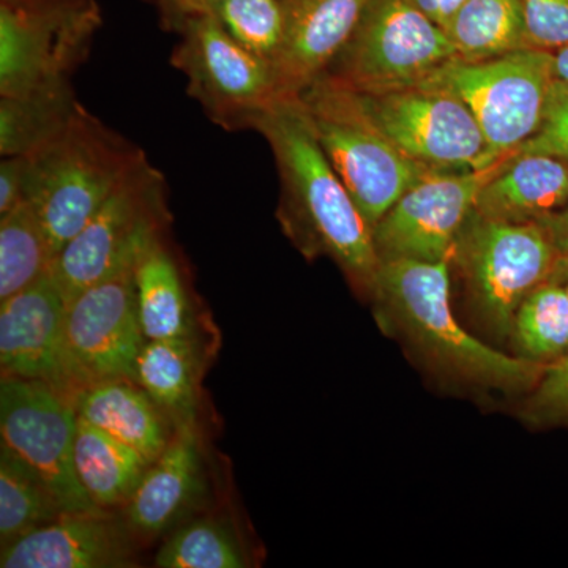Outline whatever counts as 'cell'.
Here are the masks:
<instances>
[{
  "instance_id": "30bf717a",
  "label": "cell",
  "mask_w": 568,
  "mask_h": 568,
  "mask_svg": "<svg viewBox=\"0 0 568 568\" xmlns=\"http://www.w3.org/2000/svg\"><path fill=\"white\" fill-rule=\"evenodd\" d=\"M170 220L166 182L145 156L55 257L51 272L67 304L136 260L145 242L164 231Z\"/></svg>"
},
{
  "instance_id": "ac0fdd59",
  "label": "cell",
  "mask_w": 568,
  "mask_h": 568,
  "mask_svg": "<svg viewBox=\"0 0 568 568\" xmlns=\"http://www.w3.org/2000/svg\"><path fill=\"white\" fill-rule=\"evenodd\" d=\"M368 0H282L284 36L274 69L298 95L327 71L353 36Z\"/></svg>"
},
{
  "instance_id": "8992f818",
  "label": "cell",
  "mask_w": 568,
  "mask_h": 568,
  "mask_svg": "<svg viewBox=\"0 0 568 568\" xmlns=\"http://www.w3.org/2000/svg\"><path fill=\"white\" fill-rule=\"evenodd\" d=\"M555 80L552 52L525 48L487 61L452 59L424 84L454 93L469 108L491 166L537 132Z\"/></svg>"
},
{
  "instance_id": "4dcf8cb0",
  "label": "cell",
  "mask_w": 568,
  "mask_h": 568,
  "mask_svg": "<svg viewBox=\"0 0 568 568\" xmlns=\"http://www.w3.org/2000/svg\"><path fill=\"white\" fill-rule=\"evenodd\" d=\"M541 153L568 163V82L555 80L549 88L540 125L530 140L515 152Z\"/></svg>"
},
{
  "instance_id": "cb8c5ba5",
  "label": "cell",
  "mask_w": 568,
  "mask_h": 568,
  "mask_svg": "<svg viewBox=\"0 0 568 568\" xmlns=\"http://www.w3.org/2000/svg\"><path fill=\"white\" fill-rule=\"evenodd\" d=\"M160 568H248L252 549L222 514L192 517L164 537L153 559Z\"/></svg>"
},
{
  "instance_id": "ba28073f",
  "label": "cell",
  "mask_w": 568,
  "mask_h": 568,
  "mask_svg": "<svg viewBox=\"0 0 568 568\" xmlns=\"http://www.w3.org/2000/svg\"><path fill=\"white\" fill-rule=\"evenodd\" d=\"M455 58L447 32L406 0H368L325 73L353 91L386 92L424 84Z\"/></svg>"
},
{
  "instance_id": "d6986e66",
  "label": "cell",
  "mask_w": 568,
  "mask_h": 568,
  "mask_svg": "<svg viewBox=\"0 0 568 568\" xmlns=\"http://www.w3.org/2000/svg\"><path fill=\"white\" fill-rule=\"evenodd\" d=\"M567 203V162L541 153H514L478 193L476 212L497 222L540 223Z\"/></svg>"
},
{
  "instance_id": "8d00e7d4",
  "label": "cell",
  "mask_w": 568,
  "mask_h": 568,
  "mask_svg": "<svg viewBox=\"0 0 568 568\" xmlns=\"http://www.w3.org/2000/svg\"><path fill=\"white\" fill-rule=\"evenodd\" d=\"M540 224H544L545 230L551 235L552 244L560 256H568V203L548 219L541 220Z\"/></svg>"
},
{
  "instance_id": "5b68a950",
  "label": "cell",
  "mask_w": 568,
  "mask_h": 568,
  "mask_svg": "<svg viewBox=\"0 0 568 568\" xmlns=\"http://www.w3.org/2000/svg\"><path fill=\"white\" fill-rule=\"evenodd\" d=\"M558 256L544 224L497 222L474 211L452 260L462 271L481 323L506 338L514 334L519 306L547 282Z\"/></svg>"
},
{
  "instance_id": "f1b7e54d",
  "label": "cell",
  "mask_w": 568,
  "mask_h": 568,
  "mask_svg": "<svg viewBox=\"0 0 568 568\" xmlns=\"http://www.w3.org/2000/svg\"><path fill=\"white\" fill-rule=\"evenodd\" d=\"M515 343L529 361H556L568 354V294L559 283L544 282L519 306Z\"/></svg>"
},
{
  "instance_id": "83f0119b",
  "label": "cell",
  "mask_w": 568,
  "mask_h": 568,
  "mask_svg": "<svg viewBox=\"0 0 568 568\" xmlns=\"http://www.w3.org/2000/svg\"><path fill=\"white\" fill-rule=\"evenodd\" d=\"M80 106L73 89H54L0 100V153L31 155L52 140Z\"/></svg>"
},
{
  "instance_id": "277c9868",
  "label": "cell",
  "mask_w": 568,
  "mask_h": 568,
  "mask_svg": "<svg viewBox=\"0 0 568 568\" xmlns=\"http://www.w3.org/2000/svg\"><path fill=\"white\" fill-rule=\"evenodd\" d=\"M298 97L325 156L373 230L428 168L396 149L362 114L349 89L327 73Z\"/></svg>"
},
{
  "instance_id": "d6a6232c",
  "label": "cell",
  "mask_w": 568,
  "mask_h": 568,
  "mask_svg": "<svg viewBox=\"0 0 568 568\" xmlns=\"http://www.w3.org/2000/svg\"><path fill=\"white\" fill-rule=\"evenodd\" d=\"M528 48L558 51L568 47V0H521Z\"/></svg>"
},
{
  "instance_id": "1f68e13d",
  "label": "cell",
  "mask_w": 568,
  "mask_h": 568,
  "mask_svg": "<svg viewBox=\"0 0 568 568\" xmlns=\"http://www.w3.org/2000/svg\"><path fill=\"white\" fill-rule=\"evenodd\" d=\"M523 417L534 425L568 422V354L545 366L536 392L523 407Z\"/></svg>"
},
{
  "instance_id": "7402d4cb",
  "label": "cell",
  "mask_w": 568,
  "mask_h": 568,
  "mask_svg": "<svg viewBox=\"0 0 568 568\" xmlns=\"http://www.w3.org/2000/svg\"><path fill=\"white\" fill-rule=\"evenodd\" d=\"M201 373L200 339H148L134 362L132 381L175 429L197 424Z\"/></svg>"
},
{
  "instance_id": "d4e9b609",
  "label": "cell",
  "mask_w": 568,
  "mask_h": 568,
  "mask_svg": "<svg viewBox=\"0 0 568 568\" xmlns=\"http://www.w3.org/2000/svg\"><path fill=\"white\" fill-rule=\"evenodd\" d=\"M446 32L463 61H487L528 48L521 0H466Z\"/></svg>"
},
{
  "instance_id": "2e32d148",
  "label": "cell",
  "mask_w": 568,
  "mask_h": 568,
  "mask_svg": "<svg viewBox=\"0 0 568 568\" xmlns=\"http://www.w3.org/2000/svg\"><path fill=\"white\" fill-rule=\"evenodd\" d=\"M122 514L65 511L55 521L0 548L2 568L138 567V544Z\"/></svg>"
},
{
  "instance_id": "f546056e",
  "label": "cell",
  "mask_w": 568,
  "mask_h": 568,
  "mask_svg": "<svg viewBox=\"0 0 568 568\" xmlns=\"http://www.w3.org/2000/svg\"><path fill=\"white\" fill-rule=\"evenodd\" d=\"M213 17L245 50L274 63L284 36L282 0H226Z\"/></svg>"
},
{
  "instance_id": "7a4b0ae2",
  "label": "cell",
  "mask_w": 568,
  "mask_h": 568,
  "mask_svg": "<svg viewBox=\"0 0 568 568\" xmlns=\"http://www.w3.org/2000/svg\"><path fill=\"white\" fill-rule=\"evenodd\" d=\"M377 317L437 372L476 386L523 392L537 386L544 362L493 349L459 325L450 305L448 261H379L372 291Z\"/></svg>"
},
{
  "instance_id": "ffe728a7",
  "label": "cell",
  "mask_w": 568,
  "mask_h": 568,
  "mask_svg": "<svg viewBox=\"0 0 568 568\" xmlns=\"http://www.w3.org/2000/svg\"><path fill=\"white\" fill-rule=\"evenodd\" d=\"M78 416L155 462L173 437L160 407L129 377L104 381L74 396Z\"/></svg>"
},
{
  "instance_id": "f35d334b",
  "label": "cell",
  "mask_w": 568,
  "mask_h": 568,
  "mask_svg": "<svg viewBox=\"0 0 568 568\" xmlns=\"http://www.w3.org/2000/svg\"><path fill=\"white\" fill-rule=\"evenodd\" d=\"M54 2H84V0H54Z\"/></svg>"
},
{
  "instance_id": "5bb4252c",
  "label": "cell",
  "mask_w": 568,
  "mask_h": 568,
  "mask_svg": "<svg viewBox=\"0 0 568 568\" xmlns=\"http://www.w3.org/2000/svg\"><path fill=\"white\" fill-rule=\"evenodd\" d=\"M136 260L67 304V358L74 396L104 381L132 379L134 362L148 342L138 316Z\"/></svg>"
},
{
  "instance_id": "9c48e42d",
  "label": "cell",
  "mask_w": 568,
  "mask_h": 568,
  "mask_svg": "<svg viewBox=\"0 0 568 568\" xmlns=\"http://www.w3.org/2000/svg\"><path fill=\"white\" fill-rule=\"evenodd\" d=\"M171 63L189 80V93L213 123L227 130H254L283 97L278 74L267 59L237 43L213 14L179 29Z\"/></svg>"
},
{
  "instance_id": "3957f363",
  "label": "cell",
  "mask_w": 568,
  "mask_h": 568,
  "mask_svg": "<svg viewBox=\"0 0 568 568\" xmlns=\"http://www.w3.org/2000/svg\"><path fill=\"white\" fill-rule=\"evenodd\" d=\"M26 159V201L58 257L145 153L80 103L61 132Z\"/></svg>"
},
{
  "instance_id": "74e56055",
  "label": "cell",
  "mask_w": 568,
  "mask_h": 568,
  "mask_svg": "<svg viewBox=\"0 0 568 568\" xmlns=\"http://www.w3.org/2000/svg\"><path fill=\"white\" fill-rule=\"evenodd\" d=\"M552 59H555L556 80L568 82V47L552 52Z\"/></svg>"
},
{
  "instance_id": "ab89813d",
  "label": "cell",
  "mask_w": 568,
  "mask_h": 568,
  "mask_svg": "<svg viewBox=\"0 0 568 568\" xmlns=\"http://www.w3.org/2000/svg\"><path fill=\"white\" fill-rule=\"evenodd\" d=\"M566 260H567V283H566V291H567V294H568V256H566Z\"/></svg>"
},
{
  "instance_id": "d590c367",
  "label": "cell",
  "mask_w": 568,
  "mask_h": 568,
  "mask_svg": "<svg viewBox=\"0 0 568 568\" xmlns=\"http://www.w3.org/2000/svg\"><path fill=\"white\" fill-rule=\"evenodd\" d=\"M406 2L446 31L447 26L454 20L459 7L466 0H406Z\"/></svg>"
},
{
  "instance_id": "44dd1931",
  "label": "cell",
  "mask_w": 568,
  "mask_h": 568,
  "mask_svg": "<svg viewBox=\"0 0 568 568\" xmlns=\"http://www.w3.org/2000/svg\"><path fill=\"white\" fill-rule=\"evenodd\" d=\"M164 231L153 234L134 265L138 316L145 339L197 338L192 298Z\"/></svg>"
},
{
  "instance_id": "484cf974",
  "label": "cell",
  "mask_w": 568,
  "mask_h": 568,
  "mask_svg": "<svg viewBox=\"0 0 568 568\" xmlns=\"http://www.w3.org/2000/svg\"><path fill=\"white\" fill-rule=\"evenodd\" d=\"M54 261L50 237L29 201L0 215V302L50 274Z\"/></svg>"
},
{
  "instance_id": "4316f807",
  "label": "cell",
  "mask_w": 568,
  "mask_h": 568,
  "mask_svg": "<svg viewBox=\"0 0 568 568\" xmlns=\"http://www.w3.org/2000/svg\"><path fill=\"white\" fill-rule=\"evenodd\" d=\"M63 508L28 463L0 444V548L61 517Z\"/></svg>"
},
{
  "instance_id": "e0dca14e",
  "label": "cell",
  "mask_w": 568,
  "mask_h": 568,
  "mask_svg": "<svg viewBox=\"0 0 568 568\" xmlns=\"http://www.w3.org/2000/svg\"><path fill=\"white\" fill-rule=\"evenodd\" d=\"M209 470L197 425L174 429L170 444L145 470L132 499L121 508L140 540H156L192 518L209 493Z\"/></svg>"
},
{
  "instance_id": "9a60e30c",
  "label": "cell",
  "mask_w": 568,
  "mask_h": 568,
  "mask_svg": "<svg viewBox=\"0 0 568 568\" xmlns=\"http://www.w3.org/2000/svg\"><path fill=\"white\" fill-rule=\"evenodd\" d=\"M65 321L67 301L52 272L0 302L2 375L41 381L74 399Z\"/></svg>"
},
{
  "instance_id": "e575fe53",
  "label": "cell",
  "mask_w": 568,
  "mask_h": 568,
  "mask_svg": "<svg viewBox=\"0 0 568 568\" xmlns=\"http://www.w3.org/2000/svg\"><path fill=\"white\" fill-rule=\"evenodd\" d=\"M28 159L24 155L3 156L0 163V215L26 200Z\"/></svg>"
},
{
  "instance_id": "4fadbf2b",
  "label": "cell",
  "mask_w": 568,
  "mask_h": 568,
  "mask_svg": "<svg viewBox=\"0 0 568 568\" xmlns=\"http://www.w3.org/2000/svg\"><path fill=\"white\" fill-rule=\"evenodd\" d=\"M508 156L485 170H429L422 175L373 226L379 261H450L478 193Z\"/></svg>"
},
{
  "instance_id": "603a6c76",
  "label": "cell",
  "mask_w": 568,
  "mask_h": 568,
  "mask_svg": "<svg viewBox=\"0 0 568 568\" xmlns=\"http://www.w3.org/2000/svg\"><path fill=\"white\" fill-rule=\"evenodd\" d=\"M74 470L89 499L103 510L125 507L151 466L140 452L78 416Z\"/></svg>"
},
{
  "instance_id": "6da1fadb",
  "label": "cell",
  "mask_w": 568,
  "mask_h": 568,
  "mask_svg": "<svg viewBox=\"0 0 568 568\" xmlns=\"http://www.w3.org/2000/svg\"><path fill=\"white\" fill-rule=\"evenodd\" d=\"M254 130L271 145L282 178L284 234L310 260L331 257L369 293L379 267L372 227L325 156L301 97H283Z\"/></svg>"
},
{
  "instance_id": "7c38bea8",
  "label": "cell",
  "mask_w": 568,
  "mask_h": 568,
  "mask_svg": "<svg viewBox=\"0 0 568 568\" xmlns=\"http://www.w3.org/2000/svg\"><path fill=\"white\" fill-rule=\"evenodd\" d=\"M78 413L73 399L41 381L2 375L0 444L36 470L63 511L103 510L74 470Z\"/></svg>"
},
{
  "instance_id": "52a82bcc",
  "label": "cell",
  "mask_w": 568,
  "mask_h": 568,
  "mask_svg": "<svg viewBox=\"0 0 568 568\" xmlns=\"http://www.w3.org/2000/svg\"><path fill=\"white\" fill-rule=\"evenodd\" d=\"M100 26L97 0H0V97L69 88Z\"/></svg>"
},
{
  "instance_id": "8fae6325",
  "label": "cell",
  "mask_w": 568,
  "mask_h": 568,
  "mask_svg": "<svg viewBox=\"0 0 568 568\" xmlns=\"http://www.w3.org/2000/svg\"><path fill=\"white\" fill-rule=\"evenodd\" d=\"M349 91L362 114L422 166L448 171L489 168L487 140L473 112L454 93L425 84L386 92Z\"/></svg>"
},
{
  "instance_id": "836d02e7",
  "label": "cell",
  "mask_w": 568,
  "mask_h": 568,
  "mask_svg": "<svg viewBox=\"0 0 568 568\" xmlns=\"http://www.w3.org/2000/svg\"><path fill=\"white\" fill-rule=\"evenodd\" d=\"M155 6L164 29L178 32L186 21L193 18L215 13L216 7L226 0H149Z\"/></svg>"
}]
</instances>
